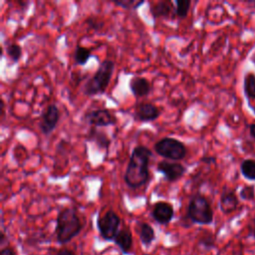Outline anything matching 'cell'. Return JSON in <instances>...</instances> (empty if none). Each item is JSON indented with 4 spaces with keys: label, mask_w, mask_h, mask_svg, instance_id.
Segmentation results:
<instances>
[{
    "label": "cell",
    "mask_w": 255,
    "mask_h": 255,
    "mask_svg": "<svg viewBox=\"0 0 255 255\" xmlns=\"http://www.w3.org/2000/svg\"><path fill=\"white\" fill-rule=\"evenodd\" d=\"M151 156L152 151L148 147L144 145L133 147L124 175V180L129 188H139L147 182L149 178L148 164Z\"/></svg>",
    "instance_id": "cell-1"
},
{
    "label": "cell",
    "mask_w": 255,
    "mask_h": 255,
    "mask_svg": "<svg viewBox=\"0 0 255 255\" xmlns=\"http://www.w3.org/2000/svg\"><path fill=\"white\" fill-rule=\"evenodd\" d=\"M83 222L73 207H65L61 209L56 217L55 234L59 244L69 243L73 238L80 234L83 229Z\"/></svg>",
    "instance_id": "cell-2"
},
{
    "label": "cell",
    "mask_w": 255,
    "mask_h": 255,
    "mask_svg": "<svg viewBox=\"0 0 255 255\" xmlns=\"http://www.w3.org/2000/svg\"><path fill=\"white\" fill-rule=\"evenodd\" d=\"M115 70V63L112 60H104L95 74L88 79L83 87V93L87 97L102 95L110 85Z\"/></svg>",
    "instance_id": "cell-3"
},
{
    "label": "cell",
    "mask_w": 255,
    "mask_h": 255,
    "mask_svg": "<svg viewBox=\"0 0 255 255\" xmlns=\"http://www.w3.org/2000/svg\"><path fill=\"white\" fill-rule=\"evenodd\" d=\"M186 215L196 224L209 225L213 222V210L207 198L200 193L192 195L188 201Z\"/></svg>",
    "instance_id": "cell-4"
},
{
    "label": "cell",
    "mask_w": 255,
    "mask_h": 255,
    "mask_svg": "<svg viewBox=\"0 0 255 255\" xmlns=\"http://www.w3.org/2000/svg\"><path fill=\"white\" fill-rule=\"evenodd\" d=\"M154 151L165 159L178 161L185 157L187 149L185 144L174 137H162L154 143Z\"/></svg>",
    "instance_id": "cell-5"
},
{
    "label": "cell",
    "mask_w": 255,
    "mask_h": 255,
    "mask_svg": "<svg viewBox=\"0 0 255 255\" xmlns=\"http://www.w3.org/2000/svg\"><path fill=\"white\" fill-rule=\"evenodd\" d=\"M121 218L112 209H109L102 216L97 218V228L101 237L105 241H114L116 235L120 231Z\"/></svg>",
    "instance_id": "cell-6"
},
{
    "label": "cell",
    "mask_w": 255,
    "mask_h": 255,
    "mask_svg": "<svg viewBox=\"0 0 255 255\" xmlns=\"http://www.w3.org/2000/svg\"><path fill=\"white\" fill-rule=\"evenodd\" d=\"M83 121L94 128H105L109 126H115L118 123V119L115 113L105 108L87 111L83 116Z\"/></svg>",
    "instance_id": "cell-7"
},
{
    "label": "cell",
    "mask_w": 255,
    "mask_h": 255,
    "mask_svg": "<svg viewBox=\"0 0 255 255\" xmlns=\"http://www.w3.org/2000/svg\"><path fill=\"white\" fill-rule=\"evenodd\" d=\"M60 120V110L55 104H50L42 113L39 121V129L44 135H50Z\"/></svg>",
    "instance_id": "cell-8"
},
{
    "label": "cell",
    "mask_w": 255,
    "mask_h": 255,
    "mask_svg": "<svg viewBox=\"0 0 255 255\" xmlns=\"http://www.w3.org/2000/svg\"><path fill=\"white\" fill-rule=\"evenodd\" d=\"M156 170L162 173L168 182H173L184 175L186 172V167L177 161L161 160L157 163Z\"/></svg>",
    "instance_id": "cell-9"
},
{
    "label": "cell",
    "mask_w": 255,
    "mask_h": 255,
    "mask_svg": "<svg viewBox=\"0 0 255 255\" xmlns=\"http://www.w3.org/2000/svg\"><path fill=\"white\" fill-rule=\"evenodd\" d=\"M150 215L156 223L167 225L174 216V208L169 202L157 201L153 204Z\"/></svg>",
    "instance_id": "cell-10"
},
{
    "label": "cell",
    "mask_w": 255,
    "mask_h": 255,
    "mask_svg": "<svg viewBox=\"0 0 255 255\" xmlns=\"http://www.w3.org/2000/svg\"><path fill=\"white\" fill-rule=\"evenodd\" d=\"M160 116V110L152 103H139L135 107L134 119L138 122L148 123L155 121Z\"/></svg>",
    "instance_id": "cell-11"
},
{
    "label": "cell",
    "mask_w": 255,
    "mask_h": 255,
    "mask_svg": "<svg viewBox=\"0 0 255 255\" xmlns=\"http://www.w3.org/2000/svg\"><path fill=\"white\" fill-rule=\"evenodd\" d=\"M129 90L131 94L136 98H143L149 95L152 90L150 82L144 77L134 76L130 78L128 83Z\"/></svg>",
    "instance_id": "cell-12"
},
{
    "label": "cell",
    "mask_w": 255,
    "mask_h": 255,
    "mask_svg": "<svg viewBox=\"0 0 255 255\" xmlns=\"http://www.w3.org/2000/svg\"><path fill=\"white\" fill-rule=\"evenodd\" d=\"M239 204V200L234 190L224 189L220 195L219 199V207L222 213L229 214L236 210Z\"/></svg>",
    "instance_id": "cell-13"
},
{
    "label": "cell",
    "mask_w": 255,
    "mask_h": 255,
    "mask_svg": "<svg viewBox=\"0 0 255 255\" xmlns=\"http://www.w3.org/2000/svg\"><path fill=\"white\" fill-rule=\"evenodd\" d=\"M87 140L90 142H94L100 149H104L106 151L109 150V147L112 143V139L108 136V134L102 130H99L97 128L91 127L87 133Z\"/></svg>",
    "instance_id": "cell-14"
},
{
    "label": "cell",
    "mask_w": 255,
    "mask_h": 255,
    "mask_svg": "<svg viewBox=\"0 0 255 255\" xmlns=\"http://www.w3.org/2000/svg\"><path fill=\"white\" fill-rule=\"evenodd\" d=\"M114 243L120 248L123 254H129L132 247V234L128 228L120 229L114 239Z\"/></svg>",
    "instance_id": "cell-15"
},
{
    "label": "cell",
    "mask_w": 255,
    "mask_h": 255,
    "mask_svg": "<svg viewBox=\"0 0 255 255\" xmlns=\"http://www.w3.org/2000/svg\"><path fill=\"white\" fill-rule=\"evenodd\" d=\"M172 10H173V3L171 1L161 0V1H157L154 4H152L150 6L149 11H150L152 18L155 20L158 18L167 19L170 16Z\"/></svg>",
    "instance_id": "cell-16"
},
{
    "label": "cell",
    "mask_w": 255,
    "mask_h": 255,
    "mask_svg": "<svg viewBox=\"0 0 255 255\" xmlns=\"http://www.w3.org/2000/svg\"><path fill=\"white\" fill-rule=\"evenodd\" d=\"M137 231L141 244L145 247L150 246L155 239V232L152 226L146 222H140L137 225Z\"/></svg>",
    "instance_id": "cell-17"
},
{
    "label": "cell",
    "mask_w": 255,
    "mask_h": 255,
    "mask_svg": "<svg viewBox=\"0 0 255 255\" xmlns=\"http://www.w3.org/2000/svg\"><path fill=\"white\" fill-rule=\"evenodd\" d=\"M91 57H92V52L90 49L80 44L76 46V49L74 52V60L77 65H80V66L86 65Z\"/></svg>",
    "instance_id": "cell-18"
},
{
    "label": "cell",
    "mask_w": 255,
    "mask_h": 255,
    "mask_svg": "<svg viewBox=\"0 0 255 255\" xmlns=\"http://www.w3.org/2000/svg\"><path fill=\"white\" fill-rule=\"evenodd\" d=\"M243 90L246 98L255 100V75L253 73H248L245 75Z\"/></svg>",
    "instance_id": "cell-19"
},
{
    "label": "cell",
    "mask_w": 255,
    "mask_h": 255,
    "mask_svg": "<svg viewBox=\"0 0 255 255\" xmlns=\"http://www.w3.org/2000/svg\"><path fill=\"white\" fill-rule=\"evenodd\" d=\"M240 171L245 178L255 180V160L251 158L243 160L240 164Z\"/></svg>",
    "instance_id": "cell-20"
},
{
    "label": "cell",
    "mask_w": 255,
    "mask_h": 255,
    "mask_svg": "<svg viewBox=\"0 0 255 255\" xmlns=\"http://www.w3.org/2000/svg\"><path fill=\"white\" fill-rule=\"evenodd\" d=\"M6 54L13 63H17L22 57V48L17 43H9L6 46Z\"/></svg>",
    "instance_id": "cell-21"
},
{
    "label": "cell",
    "mask_w": 255,
    "mask_h": 255,
    "mask_svg": "<svg viewBox=\"0 0 255 255\" xmlns=\"http://www.w3.org/2000/svg\"><path fill=\"white\" fill-rule=\"evenodd\" d=\"M191 2L189 0H175L174 16H177L179 19H183L187 16Z\"/></svg>",
    "instance_id": "cell-22"
},
{
    "label": "cell",
    "mask_w": 255,
    "mask_h": 255,
    "mask_svg": "<svg viewBox=\"0 0 255 255\" xmlns=\"http://www.w3.org/2000/svg\"><path fill=\"white\" fill-rule=\"evenodd\" d=\"M113 3L117 6H120L124 9H128V10H136L138 7H140L143 3L144 0H120V1H113Z\"/></svg>",
    "instance_id": "cell-23"
},
{
    "label": "cell",
    "mask_w": 255,
    "mask_h": 255,
    "mask_svg": "<svg viewBox=\"0 0 255 255\" xmlns=\"http://www.w3.org/2000/svg\"><path fill=\"white\" fill-rule=\"evenodd\" d=\"M86 24L89 27V29L94 31H101L104 27V21L96 16H90L86 20Z\"/></svg>",
    "instance_id": "cell-24"
},
{
    "label": "cell",
    "mask_w": 255,
    "mask_h": 255,
    "mask_svg": "<svg viewBox=\"0 0 255 255\" xmlns=\"http://www.w3.org/2000/svg\"><path fill=\"white\" fill-rule=\"evenodd\" d=\"M198 244L206 250L212 249L215 246V239L214 236L212 234H206L200 237V239L198 240Z\"/></svg>",
    "instance_id": "cell-25"
},
{
    "label": "cell",
    "mask_w": 255,
    "mask_h": 255,
    "mask_svg": "<svg viewBox=\"0 0 255 255\" xmlns=\"http://www.w3.org/2000/svg\"><path fill=\"white\" fill-rule=\"evenodd\" d=\"M239 195L243 200H253L255 198V188H254V186L253 185L244 186L241 189Z\"/></svg>",
    "instance_id": "cell-26"
},
{
    "label": "cell",
    "mask_w": 255,
    "mask_h": 255,
    "mask_svg": "<svg viewBox=\"0 0 255 255\" xmlns=\"http://www.w3.org/2000/svg\"><path fill=\"white\" fill-rule=\"evenodd\" d=\"M55 255H76V253L69 248H62L57 250Z\"/></svg>",
    "instance_id": "cell-27"
},
{
    "label": "cell",
    "mask_w": 255,
    "mask_h": 255,
    "mask_svg": "<svg viewBox=\"0 0 255 255\" xmlns=\"http://www.w3.org/2000/svg\"><path fill=\"white\" fill-rule=\"evenodd\" d=\"M0 255H15V251L11 247H3L0 250Z\"/></svg>",
    "instance_id": "cell-28"
},
{
    "label": "cell",
    "mask_w": 255,
    "mask_h": 255,
    "mask_svg": "<svg viewBox=\"0 0 255 255\" xmlns=\"http://www.w3.org/2000/svg\"><path fill=\"white\" fill-rule=\"evenodd\" d=\"M201 161L210 164V163H215V162H216V159H215V157H213V156H204V157L201 158Z\"/></svg>",
    "instance_id": "cell-29"
},
{
    "label": "cell",
    "mask_w": 255,
    "mask_h": 255,
    "mask_svg": "<svg viewBox=\"0 0 255 255\" xmlns=\"http://www.w3.org/2000/svg\"><path fill=\"white\" fill-rule=\"evenodd\" d=\"M249 132H250V135L255 138V124H252L249 126Z\"/></svg>",
    "instance_id": "cell-30"
},
{
    "label": "cell",
    "mask_w": 255,
    "mask_h": 255,
    "mask_svg": "<svg viewBox=\"0 0 255 255\" xmlns=\"http://www.w3.org/2000/svg\"><path fill=\"white\" fill-rule=\"evenodd\" d=\"M5 240H6V235H5V234H4V232L2 231V232H1V234H0V244H1V246H3V245H4Z\"/></svg>",
    "instance_id": "cell-31"
},
{
    "label": "cell",
    "mask_w": 255,
    "mask_h": 255,
    "mask_svg": "<svg viewBox=\"0 0 255 255\" xmlns=\"http://www.w3.org/2000/svg\"><path fill=\"white\" fill-rule=\"evenodd\" d=\"M252 235H253V237L255 238V225H254V229H253V232H252Z\"/></svg>",
    "instance_id": "cell-32"
},
{
    "label": "cell",
    "mask_w": 255,
    "mask_h": 255,
    "mask_svg": "<svg viewBox=\"0 0 255 255\" xmlns=\"http://www.w3.org/2000/svg\"><path fill=\"white\" fill-rule=\"evenodd\" d=\"M254 4H255V2H254Z\"/></svg>",
    "instance_id": "cell-33"
}]
</instances>
